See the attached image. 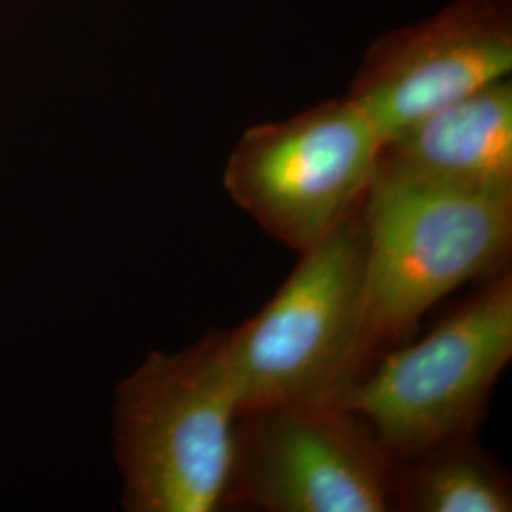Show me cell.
Instances as JSON below:
<instances>
[{
  "label": "cell",
  "mask_w": 512,
  "mask_h": 512,
  "mask_svg": "<svg viewBox=\"0 0 512 512\" xmlns=\"http://www.w3.org/2000/svg\"><path fill=\"white\" fill-rule=\"evenodd\" d=\"M366 232L368 365L465 283L505 270L512 192L429 183L376 165Z\"/></svg>",
  "instance_id": "1"
},
{
  "label": "cell",
  "mask_w": 512,
  "mask_h": 512,
  "mask_svg": "<svg viewBox=\"0 0 512 512\" xmlns=\"http://www.w3.org/2000/svg\"><path fill=\"white\" fill-rule=\"evenodd\" d=\"M241 416L226 332L173 355L152 351L118 385L116 459L131 512H217L226 505Z\"/></svg>",
  "instance_id": "2"
},
{
  "label": "cell",
  "mask_w": 512,
  "mask_h": 512,
  "mask_svg": "<svg viewBox=\"0 0 512 512\" xmlns=\"http://www.w3.org/2000/svg\"><path fill=\"white\" fill-rule=\"evenodd\" d=\"M361 205L300 253L293 274L262 310L226 332L241 412L336 404L368 368Z\"/></svg>",
  "instance_id": "3"
},
{
  "label": "cell",
  "mask_w": 512,
  "mask_h": 512,
  "mask_svg": "<svg viewBox=\"0 0 512 512\" xmlns=\"http://www.w3.org/2000/svg\"><path fill=\"white\" fill-rule=\"evenodd\" d=\"M512 359V277L497 272L421 340L378 355L338 406L399 459L473 435Z\"/></svg>",
  "instance_id": "4"
},
{
  "label": "cell",
  "mask_w": 512,
  "mask_h": 512,
  "mask_svg": "<svg viewBox=\"0 0 512 512\" xmlns=\"http://www.w3.org/2000/svg\"><path fill=\"white\" fill-rule=\"evenodd\" d=\"M384 139L351 97L243 133L224 188L272 238L311 249L355 211L374 179Z\"/></svg>",
  "instance_id": "5"
},
{
  "label": "cell",
  "mask_w": 512,
  "mask_h": 512,
  "mask_svg": "<svg viewBox=\"0 0 512 512\" xmlns=\"http://www.w3.org/2000/svg\"><path fill=\"white\" fill-rule=\"evenodd\" d=\"M397 459L338 404L241 412L226 505L266 512L395 511Z\"/></svg>",
  "instance_id": "6"
},
{
  "label": "cell",
  "mask_w": 512,
  "mask_h": 512,
  "mask_svg": "<svg viewBox=\"0 0 512 512\" xmlns=\"http://www.w3.org/2000/svg\"><path fill=\"white\" fill-rule=\"evenodd\" d=\"M512 71V0H452L439 14L378 38L349 97L384 145L427 114Z\"/></svg>",
  "instance_id": "7"
},
{
  "label": "cell",
  "mask_w": 512,
  "mask_h": 512,
  "mask_svg": "<svg viewBox=\"0 0 512 512\" xmlns=\"http://www.w3.org/2000/svg\"><path fill=\"white\" fill-rule=\"evenodd\" d=\"M378 164L429 183L512 192V84L499 80L385 143Z\"/></svg>",
  "instance_id": "8"
},
{
  "label": "cell",
  "mask_w": 512,
  "mask_h": 512,
  "mask_svg": "<svg viewBox=\"0 0 512 512\" xmlns=\"http://www.w3.org/2000/svg\"><path fill=\"white\" fill-rule=\"evenodd\" d=\"M395 511L511 512V478L475 433L440 440L397 459Z\"/></svg>",
  "instance_id": "9"
}]
</instances>
